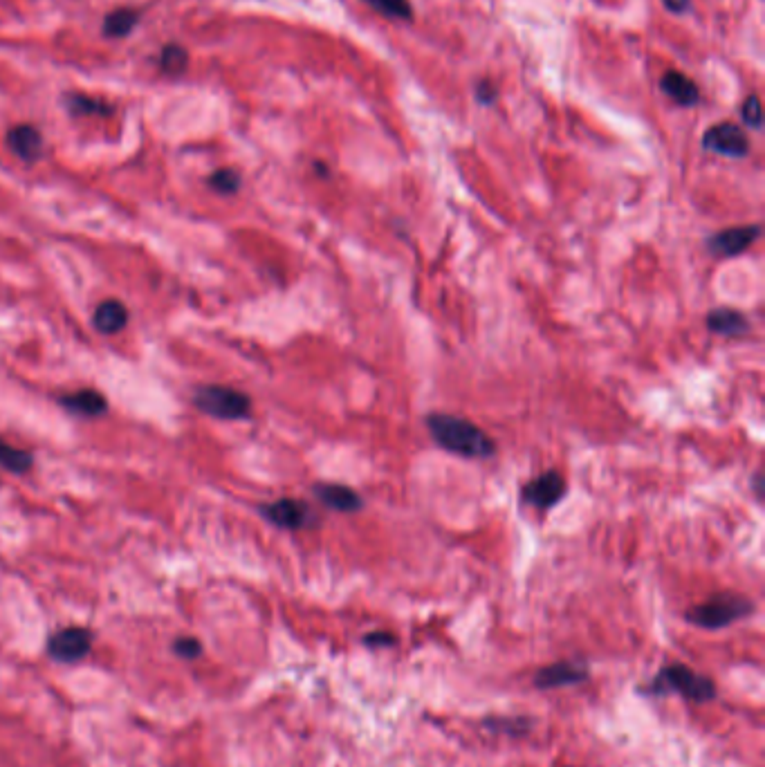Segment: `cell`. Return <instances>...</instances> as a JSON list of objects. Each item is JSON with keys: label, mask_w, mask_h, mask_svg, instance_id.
<instances>
[{"label": "cell", "mask_w": 765, "mask_h": 767, "mask_svg": "<svg viewBox=\"0 0 765 767\" xmlns=\"http://www.w3.org/2000/svg\"><path fill=\"white\" fill-rule=\"evenodd\" d=\"M427 429L431 438L449 454L463 458H490L496 445L487 433L474 422L449 413L427 415Z\"/></svg>", "instance_id": "6da1fadb"}, {"label": "cell", "mask_w": 765, "mask_h": 767, "mask_svg": "<svg viewBox=\"0 0 765 767\" xmlns=\"http://www.w3.org/2000/svg\"><path fill=\"white\" fill-rule=\"evenodd\" d=\"M193 404H196L198 411L218 420H243L252 413L250 395L238 391V388L220 384H207L196 388Z\"/></svg>", "instance_id": "7a4b0ae2"}, {"label": "cell", "mask_w": 765, "mask_h": 767, "mask_svg": "<svg viewBox=\"0 0 765 767\" xmlns=\"http://www.w3.org/2000/svg\"><path fill=\"white\" fill-rule=\"evenodd\" d=\"M752 611H754V604L748 597L721 593L691 608V611L687 613V619L700 628H712V631H716V628H725L734 622H739V619L750 615Z\"/></svg>", "instance_id": "3957f363"}, {"label": "cell", "mask_w": 765, "mask_h": 767, "mask_svg": "<svg viewBox=\"0 0 765 767\" xmlns=\"http://www.w3.org/2000/svg\"><path fill=\"white\" fill-rule=\"evenodd\" d=\"M667 691L682 693V696L694 702H707V700H714L716 696L714 682L705 676H698V673L685 667V664H671V667L662 669L658 673V678L653 680V693H667Z\"/></svg>", "instance_id": "277c9868"}, {"label": "cell", "mask_w": 765, "mask_h": 767, "mask_svg": "<svg viewBox=\"0 0 765 767\" xmlns=\"http://www.w3.org/2000/svg\"><path fill=\"white\" fill-rule=\"evenodd\" d=\"M261 514L281 530H303L315 523V514L310 512V507L297 498H279L270 505H263Z\"/></svg>", "instance_id": "5b68a950"}, {"label": "cell", "mask_w": 765, "mask_h": 767, "mask_svg": "<svg viewBox=\"0 0 765 767\" xmlns=\"http://www.w3.org/2000/svg\"><path fill=\"white\" fill-rule=\"evenodd\" d=\"M761 227L759 225H743V227H730L707 238V249L716 258H734L743 254L745 249L754 245V240H759Z\"/></svg>", "instance_id": "8992f818"}, {"label": "cell", "mask_w": 765, "mask_h": 767, "mask_svg": "<svg viewBox=\"0 0 765 767\" xmlns=\"http://www.w3.org/2000/svg\"><path fill=\"white\" fill-rule=\"evenodd\" d=\"M703 146L707 151L725 155V157H745L750 151L748 135L736 124H716L709 128L703 137Z\"/></svg>", "instance_id": "52a82bcc"}, {"label": "cell", "mask_w": 765, "mask_h": 767, "mask_svg": "<svg viewBox=\"0 0 765 767\" xmlns=\"http://www.w3.org/2000/svg\"><path fill=\"white\" fill-rule=\"evenodd\" d=\"M92 644V635L86 628L70 626L63 631L54 633L48 642V651L54 660L59 662H77L86 658Z\"/></svg>", "instance_id": "ba28073f"}, {"label": "cell", "mask_w": 765, "mask_h": 767, "mask_svg": "<svg viewBox=\"0 0 765 767\" xmlns=\"http://www.w3.org/2000/svg\"><path fill=\"white\" fill-rule=\"evenodd\" d=\"M564 496L566 480L561 478L557 471H546V474L532 478L530 483L523 487L525 503L539 507V510H550V507H555Z\"/></svg>", "instance_id": "9c48e42d"}, {"label": "cell", "mask_w": 765, "mask_h": 767, "mask_svg": "<svg viewBox=\"0 0 765 767\" xmlns=\"http://www.w3.org/2000/svg\"><path fill=\"white\" fill-rule=\"evenodd\" d=\"M312 494H315L319 501L328 507V510H335L341 514H353L364 507V498L359 496L353 487H346V485L319 483L312 487Z\"/></svg>", "instance_id": "30bf717a"}, {"label": "cell", "mask_w": 765, "mask_h": 767, "mask_svg": "<svg viewBox=\"0 0 765 767\" xmlns=\"http://www.w3.org/2000/svg\"><path fill=\"white\" fill-rule=\"evenodd\" d=\"M588 678V671L584 667H579L575 662H557L550 664V667L541 669L537 676H534V685L539 689H557V687H568V685H579Z\"/></svg>", "instance_id": "8fae6325"}, {"label": "cell", "mask_w": 765, "mask_h": 767, "mask_svg": "<svg viewBox=\"0 0 765 767\" xmlns=\"http://www.w3.org/2000/svg\"><path fill=\"white\" fill-rule=\"evenodd\" d=\"M7 144L9 149H12V153L16 157H21L23 162H36L43 151V137L30 124L14 126L7 135Z\"/></svg>", "instance_id": "7c38bea8"}, {"label": "cell", "mask_w": 765, "mask_h": 767, "mask_svg": "<svg viewBox=\"0 0 765 767\" xmlns=\"http://www.w3.org/2000/svg\"><path fill=\"white\" fill-rule=\"evenodd\" d=\"M707 330L721 337H741L750 330V321L734 308H716L707 314Z\"/></svg>", "instance_id": "4fadbf2b"}, {"label": "cell", "mask_w": 765, "mask_h": 767, "mask_svg": "<svg viewBox=\"0 0 765 767\" xmlns=\"http://www.w3.org/2000/svg\"><path fill=\"white\" fill-rule=\"evenodd\" d=\"M59 404L66 406V409L72 413L84 415V418H99V415H104L108 411L106 397L99 391H95V388H81V391L77 393L63 395Z\"/></svg>", "instance_id": "5bb4252c"}, {"label": "cell", "mask_w": 765, "mask_h": 767, "mask_svg": "<svg viewBox=\"0 0 765 767\" xmlns=\"http://www.w3.org/2000/svg\"><path fill=\"white\" fill-rule=\"evenodd\" d=\"M128 323V310L122 301L106 299L101 301L92 314V326L97 328L101 335H117L119 330H124Z\"/></svg>", "instance_id": "9a60e30c"}, {"label": "cell", "mask_w": 765, "mask_h": 767, "mask_svg": "<svg viewBox=\"0 0 765 767\" xmlns=\"http://www.w3.org/2000/svg\"><path fill=\"white\" fill-rule=\"evenodd\" d=\"M662 90H665L667 95L680 106H696L698 104L696 83L691 81L687 75H682V72H676V70L667 72V75L662 77Z\"/></svg>", "instance_id": "2e32d148"}, {"label": "cell", "mask_w": 765, "mask_h": 767, "mask_svg": "<svg viewBox=\"0 0 765 767\" xmlns=\"http://www.w3.org/2000/svg\"><path fill=\"white\" fill-rule=\"evenodd\" d=\"M137 21H140V14H137L135 9H128V7L115 9V12H110L106 16L104 34L110 36V39H124V36H128L135 30Z\"/></svg>", "instance_id": "e0dca14e"}, {"label": "cell", "mask_w": 765, "mask_h": 767, "mask_svg": "<svg viewBox=\"0 0 765 767\" xmlns=\"http://www.w3.org/2000/svg\"><path fill=\"white\" fill-rule=\"evenodd\" d=\"M0 465L12 471V474H27L34 465V458L30 451L12 447L5 440H0Z\"/></svg>", "instance_id": "ac0fdd59"}, {"label": "cell", "mask_w": 765, "mask_h": 767, "mask_svg": "<svg viewBox=\"0 0 765 767\" xmlns=\"http://www.w3.org/2000/svg\"><path fill=\"white\" fill-rule=\"evenodd\" d=\"M189 66V54L184 48H180V45H167V48L162 50V57H160V68L162 72H167V75H182L184 70H187Z\"/></svg>", "instance_id": "d6986e66"}, {"label": "cell", "mask_w": 765, "mask_h": 767, "mask_svg": "<svg viewBox=\"0 0 765 767\" xmlns=\"http://www.w3.org/2000/svg\"><path fill=\"white\" fill-rule=\"evenodd\" d=\"M66 104L70 108V113L75 115H108L110 113V106L104 104V101L99 99H92L88 95H68L66 97Z\"/></svg>", "instance_id": "ffe728a7"}, {"label": "cell", "mask_w": 765, "mask_h": 767, "mask_svg": "<svg viewBox=\"0 0 765 767\" xmlns=\"http://www.w3.org/2000/svg\"><path fill=\"white\" fill-rule=\"evenodd\" d=\"M209 187L220 193V196H234L241 189V175L234 169H218L216 173H211Z\"/></svg>", "instance_id": "44dd1931"}, {"label": "cell", "mask_w": 765, "mask_h": 767, "mask_svg": "<svg viewBox=\"0 0 765 767\" xmlns=\"http://www.w3.org/2000/svg\"><path fill=\"white\" fill-rule=\"evenodd\" d=\"M366 3L386 18H402V21L411 18V5L407 0H366Z\"/></svg>", "instance_id": "7402d4cb"}, {"label": "cell", "mask_w": 765, "mask_h": 767, "mask_svg": "<svg viewBox=\"0 0 765 767\" xmlns=\"http://www.w3.org/2000/svg\"><path fill=\"white\" fill-rule=\"evenodd\" d=\"M743 122L752 128H761L763 115H761V101L759 97H748L743 104Z\"/></svg>", "instance_id": "603a6c76"}, {"label": "cell", "mask_w": 765, "mask_h": 767, "mask_svg": "<svg viewBox=\"0 0 765 767\" xmlns=\"http://www.w3.org/2000/svg\"><path fill=\"white\" fill-rule=\"evenodd\" d=\"M175 653L187 660H193L202 653V644L196 640V637H180V640L175 642Z\"/></svg>", "instance_id": "cb8c5ba5"}, {"label": "cell", "mask_w": 765, "mask_h": 767, "mask_svg": "<svg viewBox=\"0 0 765 767\" xmlns=\"http://www.w3.org/2000/svg\"><path fill=\"white\" fill-rule=\"evenodd\" d=\"M364 642L368 646H391L393 635H389V633H371V635L364 637Z\"/></svg>", "instance_id": "d4e9b609"}, {"label": "cell", "mask_w": 765, "mask_h": 767, "mask_svg": "<svg viewBox=\"0 0 765 767\" xmlns=\"http://www.w3.org/2000/svg\"><path fill=\"white\" fill-rule=\"evenodd\" d=\"M665 5H667L669 12H674V14H682V12H687V9H689L691 0H665Z\"/></svg>", "instance_id": "484cf974"}, {"label": "cell", "mask_w": 765, "mask_h": 767, "mask_svg": "<svg viewBox=\"0 0 765 767\" xmlns=\"http://www.w3.org/2000/svg\"><path fill=\"white\" fill-rule=\"evenodd\" d=\"M478 95H481V101H485V104L494 101V90H485V83H481V88H478Z\"/></svg>", "instance_id": "4316f807"}, {"label": "cell", "mask_w": 765, "mask_h": 767, "mask_svg": "<svg viewBox=\"0 0 765 767\" xmlns=\"http://www.w3.org/2000/svg\"><path fill=\"white\" fill-rule=\"evenodd\" d=\"M754 492H757L759 498L763 496V474H761V471H757V474H754Z\"/></svg>", "instance_id": "83f0119b"}]
</instances>
